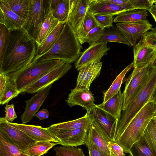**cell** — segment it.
I'll list each match as a JSON object with an SVG mask.
<instances>
[{
    "label": "cell",
    "instance_id": "cell-50",
    "mask_svg": "<svg viewBox=\"0 0 156 156\" xmlns=\"http://www.w3.org/2000/svg\"><path fill=\"white\" fill-rule=\"evenodd\" d=\"M148 11L153 17L156 23V5H153Z\"/></svg>",
    "mask_w": 156,
    "mask_h": 156
},
{
    "label": "cell",
    "instance_id": "cell-6",
    "mask_svg": "<svg viewBox=\"0 0 156 156\" xmlns=\"http://www.w3.org/2000/svg\"><path fill=\"white\" fill-rule=\"evenodd\" d=\"M50 10V0H29L28 14L22 28L35 41Z\"/></svg>",
    "mask_w": 156,
    "mask_h": 156
},
{
    "label": "cell",
    "instance_id": "cell-52",
    "mask_svg": "<svg viewBox=\"0 0 156 156\" xmlns=\"http://www.w3.org/2000/svg\"><path fill=\"white\" fill-rule=\"evenodd\" d=\"M153 100L156 105V88L153 96Z\"/></svg>",
    "mask_w": 156,
    "mask_h": 156
},
{
    "label": "cell",
    "instance_id": "cell-5",
    "mask_svg": "<svg viewBox=\"0 0 156 156\" xmlns=\"http://www.w3.org/2000/svg\"><path fill=\"white\" fill-rule=\"evenodd\" d=\"M63 62L59 60L32 62L9 77L14 80L21 93L28 86Z\"/></svg>",
    "mask_w": 156,
    "mask_h": 156
},
{
    "label": "cell",
    "instance_id": "cell-32",
    "mask_svg": "<svg viewBox=\"0 0 156 156\" xmlns=\"http://www.w3.org/2000/svg\"><path fill=\"white\" fill-rule=\"evenodd\" d=\"M132 67H133V62L127 66L117 76L108 89L104 92L103 103L105 102L118 92L121 89L125 75Z\"/></svg>",
    "mask_w": 156,
    "mask_h": 156
},
{
    "label": "cell",
    "instance_id": "cell-28",
    "mask_svg": "<svg viewBox=\"0 0 156 156\" xmlns=\"http://www.w3.org/2000/svg\"><path fill=\"white\" fill-rule=\"evenodd\" d=\"M98 41L115 42L131 46L126 36L116 26H114L105 29Z\"/></svg>",
    "mask_w": 156,
    "mask_h": 156
},
{
    "label": "cell",
    "instance_id": "cell-38",
    "mask_svg": "<svg viewBox=\"0 0 156 156\" xmlns=\"http://www.w3.org/2000/svg\"><path fill=\"white\" fill-rule=\"evenodd\" d=\"M143 135L151 149L156 156V126L153 119L149 123Z\"/></svg>",
    "mask_w": 156,
    "mask_h": 156
},
{
    "label": "cell",
    "instance_id": "cell-4",
    "mask_svg": "<svg viewBox=\"0 0 156 156\" xmlns=\"http://www.w3.org/2000/svg\"><path fill=\"white\" fill-rule=\"evenodd\" d=\"M156 116V105L150 100L138 112L128 125L121 135L115 142L129 153L132 145L143 134L149 123Z\"/></svg>",
    "mask_w": 156,
    "mask_h": 156
},
{
    "label": "cell",
    "instance_id": "cell-21",
    "mask_svg": "<svg viewBox=\"0 0 156 156\" xmlns=\"http://www.w3.org/2000/svg\"><path fill=\"white\" fill-rule=\"evenodd\" d=\"M25 20L13 12L3 0H0V23L9 30L22 28Z\"/></svg>",
    "mask_w": 156,
    "mask_h": 156
},
{
    "label": "cell",
    "instance_id": "cell-48",
    "mask_svg": "<svg viewBox=\"0 0 156 156\" xmlns=\"http://www.w3.org/2000/svg\"><path fill=\"white\" fill-rule=\"evenodd\" d=\"M99 2L104 3H109L120 5L126 3L129 0H98Z\"/></svg>",
    "mask_w": 156,
    "mask_h": 156
},
{
    "label": "cell",
    "instance_id": "cell-18",
    "mask_svg": "<svg viewBox=\"0 0 156 156\" xmlns=\"http://www.w3.org/2000/svg\"><path fill=\"white\" fill-rule=\"evenodd\" d=\"M106 136L110 141H114L117 120L96 107L90 113Z\"/></svg>",
    "mask_w": 156,
    "mask_h": 156
},
{
    "label": "cell",
    "instance_id": "cell-31",
    "mask_svg": "<svg viewBox=\"0 0 156 156\" xmlns=\"http://www.w3.org/2000/svg\"><path fill=\"white\" fill-rule=\"evenodd\" d=\"M129 154L130 156H156L143 134L132 145Z\"/></svg>",
    "mask_w": 156,
    "mask_h": 156
},
{
    "label": "cell",
    "instance_id": "cell-51",
    "mask_svg": "<svg viewBox=\"0 0 156 156\" xmlns=\"http://www.w3.org/2000/svg\"><path fill=\"white\" fill-rule=\"evenodd\" d=\"M152 47L154 48H156V29L155 30L154 38L151 44Z\"/></svg>",
    "mask_w": 156,
    "mask_h": 156
},
{
    "label": "cell",
    "instance_id": "cell-45",
    "mask_svg": "<svg viewBox=\"0 0 156 156\" xmlns=\"http://www.w3.org/2000/svg\"><path fill=\"white\" fill-rule=\"evenodd\" d=\"M5 118L7 121L11 122L17 118L14 104L10 105L7 104L5 107Z\"/></svg>",
    "mask_w": 156,
    "mask_h": 156
},
{
    "label": "cell",
    "instance_id": "cell-37",
    "mask_svg": "<svg viewBox=\"0 0 156 156\" xmlns=\"http://www.w3.org/2000/svg\"><path fill=\"white\" fill-rule=\"evenodd\" d=\"M10 39V31L5 25L0 23V64L3 61L9 44Z\"/></svg>",
    "mask_w": 156,
    "mask_h": 156
},
{
    "label": "cell",
    "instance_id": "cell-17",
    "mask_svg": "<svg viewBox=\"0 0 156 156\" xmlns=\"http://www.w3.org/2000/svg\"><path fill=\"white\" fill-rule=\"evenodd\" d=\"M90 4L89 0H69L68 21L75 33L82 23Z\"/></svg>",
    "mask_w": 156,
    "mask_h": 156
},
{
    "label": "cell",
    "instance_id": "cell-44",
    "mask_svg": "<svg viewBox=\"0 0 156 156\" xmlns=\"http://www.w3.org/2000/svg\"><path fill=\"white\" fill-rule=\"evenodd\" d=\"M108 147L112 156H126L123 148L114 141H109Z\"/></svg>",
    "mask_w": 156,
    "mask_h": 156
},
{
    "label": "cell",
    "instance_id": "cell-55",
    "mask_svg": "<svg viewBox=\"0 0 156 156\" xmlns=\"http://www.w3.org/2000/svg\"><path fill=\"white\" fill-rule=\"evenodd\" d=\"M153 3L154 4L156 5V0H153Z\"/></svg>",
    "mask_w": 156,
    "mask_h": 156
},
{
    "label": "cell",
    "instance_id": "cell-42",
    "mask_svg": "<svg viewBox=\"0 0 156 156\" xmlns=\"http://www.w3.org/2000/svg\"><path fill=\"white\" fill-rule=\"evenodd\" d=\"M85 145L87 147L89 156H112L104 152L94 143L86 140Z\"/></svg>",
    "mask_w": 156,
    "mask_h": 156
},
{
    "label": "cell",
    "instance_id": "cell-16",
    "mask_svg": "<svg viewBox=\"0 0 156 156\" xmlns=\"http://www.w3.org/2000/svg\"><path fill=\"white\" fill-rule=\"evenodd\" d=\"M52 85L37 92L30 99L26 101V106L20 119L22 124L29 122L38 110L49 94Z\"/></svg>",
    "mask_w": 156,
    "mask_h": 156
},
{
    "label": "cell",
    "instance_id": "cell-43",
    "mask_svg": "<svg viewBox=\"0 0 156 156\" xmlns=\"http://www.w3.org/2000/svg\"><path fill=\"white\" fill-rule=\"evenodd\" d=\"M135 9H142L149 11L154 5L151 0H130Z\"/></svg>",
    "mask_w": 156,
    "mask_h": 156
},
{
    "label": "cell",
    "instance_id": "cell-10",
    "mask_svg": "<svg viewBox=\"0 0 156 156\" xmlns=\"http://www.w3.org/2000/svg\"><path fill=\"white\" fill-rule=\"evenodd\" d=\"M116 26L133 46L145 33L153 29L152 25L147 19L132 22L118 23Z\"/></svg>",
    "mask_w": 156,
    "mask_h": 156
},
{
    "label": "cell",
    "instance_id": "cell-53",
    "mask_svg": "<svg viewBox=\"0 0 156 156\" xmlns=\"http://www.w3.org/2000/svg\"><path fill=\"white\" fill-rule=\"evenodd\" d=\"M22 156H32L30 155H29L28 154H27L25 153H23Z\"/></svg>",
    "mask_w": 156,
    "mask_h": 156
},
{
    "label": "cell",
    "instance_id": "cell-35",
    "mask_svg": "<svg viewBox=\"0 0 156 156\" xmlns=\"http://www.w3.org/2000/svg\"><path fill=\"white\" fill-rule=\"evenodd\" d=\"M53 17L59 23L68 21L69 12V0H61L57 8L51 11Z\"/></svg>",
    "mask_w": 156,
    "mask_h": 156
},
{
    "label": "cell",
    "instance_id": "cell-20",
    "mask_svg": "<svg viewBox=\"0 0 156 156\" xmlns=\"http://www.w3.org/2000/svg\"><path fill=\"white\" fill-rule=\"evenodd\" d=\"M8 122L11 126L25 133L30 137L36 142L47 141L58 143V141L47 128L42 127L39 126Z\"/></svg>",
    "mask_w": 156,
    "mask_h": 156
},
{
    "label": "cell",
    "instance_id": "cell-49",
    "mask_svg": "<svg viewBox=\"0 0 156 156\" xmlns=\"http://www.w3.org/2000/svg\"><path fill=\"white\" fill-rule=\"evenodd\" d=\"M61 0H50V8L51 11L57 7Z\"/></svg>",
    "mask_w": 156,
    "mask_h": 156
},
{
    "label": "cell",
    "instance_id": "cell-14",
    "mask_svg": "<svg viewBox=\"0 0 156 156\" xmlns=\"http://www.w3.org/2000/svg\"><path fill=\"white\" fill-rule=\"evenodd\" d=\"M155 48L147 44L141 38L133 46L134 68H139L153 65L156 57Z\"/></svg>",
    "mask_w": 156,
    "mask_h": 156
},
{
    "label": "cell",
    "instance_id": "cell-1",
    "mask_svg": "<svg viewBox=\"0 0 156 156\" xmlns=\"http://www.w3.org/2000/svg\"><path fill=\"white\" fill-rule=\"evenodd\" d=\"M10 31L9 44L0 64V73L8 76L31 63L37 52L35 41L22 28Z\"/></svg>",
    "mask_w": 156,
    "mask_h": 156
},
{
    "label": "cell",
    "instance_id": "cell-22",
    "mask_svg": "<svg viewBox=\"0 0 156 156\" xmlns=\"http://www.w3.org/2000/svg\"><path fill=\"white\" fill-rule=\"evenodd\" d=\"M94 120V118L92 114L86 113L82 117L71 121L52 124L47 128L48 130L53 131L80 128L88 130Z\"/></svg>",
    "mask_w": 156,
    "mask_h": 156
},
{
    "label": "cell",
    "instance_id": "cell-15",
    "mask_svg": "<svg viewBox=\"0 0 156 156\" xmlns=\"http://www.w3.org/2000/svg\"><path fill=\"white\" fill-rule=\"evenodd\" d=\"M88 10L92 13L114 16L126 11L136 9L130 0L126 3L118 5L112 3H104L98 0H89Z\"/></svg>",
    "mask_w": 156,
    "mask_h": 156
},
{
    "label": "cell",
    "instance_id": "cell-8",
    "mask_svg": "<svg viewBox=\"0 0 156 156\" xmlns=\"http://www.w3.org/2000/svg\"><path fill=\"white\" fill-rule=\"evenodd\" d=\"M71 64L64 62L54 68L27 87L23 92L33 94L52 85L71 69Z\"/></svg>",
    "mask_w": 156,
    "mask_h": 156
},
{
    "label": "cell",
    "instance_id": "cell-47",
    "mask_svg": "<svg viewBox=\"0 0 156 156\" xmlns=\"http://www.w3.org/2000/svg\"><path fill=\"white\" fill-rule=\"evenodd\" d=\"M49 112L46 109H43L36 113L34 116L37 117L40 120L47 119L49 117Z\"/></svg>",
    "mask_w": 156,
    "mask_h": 156
},
{
    "label": "cell",
    "instance_id": "cell-34",
    "mask_svg": "<svg viewBox=\"0 0 156 156\" xmlns=\"http://www.w3.org/2000/svg\"><path fill=\"white\" fill-rule=\"evenodd\" d=\"M58 143L47 141L37 142L33 146L22 152L32 156H41L46 154Z\"/></svg>",
    "mask_w": 156,
    "mask_h": 156
},
{
    "label": "cell",
    "instance_id": "cell-7",
    "mask_svg": "<svg viewBox=\"0 0 156 156\" xmlns=\"http://www.w3.org/2000/svg\"><path fill=\"white\" fill-rule=\"evenodd\" d=\"M153 65L139 68H134L127 79L122 93L123 101L122 111L128 107L146 83L149 76L150 68Z\"/></svg>",
    "mask_w": 156,
    "mask_h": 156
},
{
    "label": "cell",
    "instance_id": "cell-26",
    "mask_svg": "<svg viewBox=\"0 0 156 156\" xmlns=\"http://www.w3.org/2000/svg\"><path fill=\"white\" fill-rule=\"evenodd\" d=\"M147 10L142 9L129 10L118 14L114 19V23H129L146 20Z\"/></svg>",
    "mask_w": 156,
    "mask_h": 156
},
{
    "label": "cell",
    "instance_id": "cell-30",
    "mask_svg": "<svg viewBox=\"0 0 156 156\" xmlns=\"http://www.w3.org/2000/svg\"><path fill=\"white\" fill-rule=\"evenodd\" d=\"M65 23H59L47 37L42 44L37 48L36 56L48 51L52 46L61 33Z\"/></svg>",
    "mask_w": 156,
    "mask_h": 156
},
{
    "label": "cell",
    "instance_id": "cell-25",
    "mask_svg": "<svg viewBox=\"0 0 156 156\" xmlns=\"http://www.w3.org/2000/svg\"><path fill=\"white\" fill-rule=\"evenodd\" d=\"M98 26L92 13L88 9L82 23L75 33L81 45L86 42V37L89 32L94 28Z\"/></svg>",
    "mask_w": 156,
    "mask_h": 156
},
{
    "label": "cell",
    "instance_id": "cell-24",
    "mask_svg": "<svg viewBox=\"0 0 156 156\" xmlns=\"http://www.w3.org/2000/svg\"><path fill=\"white\" fill-rule=\"evenodd\" d=\"M123 101V94L120 89L116 94L105 102L97 106L118 120L122 113Z\"/></svg>",
    "mask_w": 156,
    "mask_h": 156
},
{
    "label": "cell",
    "instance_id": "cell-11",
    "mask_svg": "<svg viewBox=\"0 0 156 156\" xmlns=\"http://www.w3.org/2000/svg\"><path fill=\"white\" fill-rule=\"evenodd\" d=\"M111 48L107 46V42L98 41L91 45L82 53L75 64L78 71L86 65L92 62H101L102 57L107 54Z\"/></svg>",
    "mask_w": 156,
    "mask_h": 156
},
{
    "label": "cell",
    "instance_id": "cell-2",
    "mask_svg": "<svg viewBox=\"0 0 156 156\" xmlns=\"http://www.w3.org/2000/svg\"><path fill=\"white\" fill-rule=\"evenodd\" d=\"M82 49L74 31L67 21L51 48L45 53L36 56L32 62L59 60L71 64L79 58Z\"/></svg>",
    "mask_w": 156,
    "mask_h": 156
},
{
    "label": "cell",
    "instance_id": "cell-9",
    "mask_svg": "<svg viewBox=\"0 0 156 156\" xmlns=\"http://www.w3.org/2000/svg\"><path fill=\"white\" fill-rule=\"evenodd\" d=\"M0 130L22 152L30 148L37 142L23 132L10 125L5 117L0 118Z\"/></svg>",
    "mask_w": 156,
    "mask_h": 156
},
{
    "label": "cell",
    "instance_id": "cell-40",
    "mask_svg": "<svg viewBox=\"0 0 156 156\" xmlns=\"http://www.w3.org/2000/svg\"><path fill=\"white\" fill-rule=\"evenodd\" d=\"M92 14L98 26L100 27L105 30L113 26V16Z\"/></svg>",
    "mask_w": 156,
    "mask_h": 156
},
{
    "label": "cell",
    "instance_id": "cell-13",
    "mask_svg": "<svg viewBox=\"0 0 156 156\" xmlns=\"http://www.w3.org/2000/svg\"><path fill=\"white\" fill-rule=\"evenodd\" d=\"M66 101L70 107L76 105L82 107L88 113H90L97 105L94 104V97L90 90L76 87L71 90Z\"/></svg>",
    "mask_w": 156,
    "mask_h": 156
},
{
    "label": "cell",
    "instance_id": "cell-41",
    "mask_svg": "<svg viewBox=\"0 0 156 156\" xmlns=\"http://www.w3.org/2000/svg\"><path fill=\"white\" fill-rule=\"evenodd\" d=\"M105 29L99 26L92 29L87 35L86 38V42L89 43L90 45L97 42L104 32Z\"/></svg>",
    "mask_w": 156,
    "mask_h": 156
},
{
    "label": "cell",
    "instance_id": "cell-46",
    "mask_svg": "<svg viewBox=\"0 0 156 156\" xmlns=\"http://www.w3.org/2000/svg\"><path fill=\"white\" fill-rule=\"evenodd\" d=\"M9 77L0 73V99L3 96Z\"/></svg>",
    "mask_w": 156,
    "mask_h": 156
},
{
    "label": "cell",
    "instance_id": "cell-27",
    "mask_svg": "<svg viewBox=\"0 0 156 156\" xmlns=\"http://www.w3.org/2000/svg\"><path fill=\"white\" fill-rule=\"evenodd\" d=\"M59 23V21L53 17L50 8L48 15L43 24L37 38L35 41L37 48L42 44Z\"/></svg>",
    "mask_w": 156,
    "mask_h": 156
},
{
    "label": "cell",
    "instance_id": "cell-19",
    "mask_svg": "<svg viewBox=\"0 0 156 156\" xmlns=\"http://www.w3.org/2000/svg\"><path fill=\"white\" fill-rule=\"evenodd\" d=\"M102 63L93 61L84 66L79 71L76 87L90 90L91 84L101 73Z\"/></svg>",
    "mask_w": 156,
    "mask_h": 156
},
{
    "label": "cell",
    "instance_id": "cell-54",
    "mask_svg": "<svg viewBox=\"0 0 156 156\" xmlns=\"http://www.w3.org/2000/svg\"><path fill=\"white\" fill-rule=\"evenodd\" d=\"M153 119L154 120V123L155 124V125L156 126V116H155L153 118Z\"/></svg>",
    "mask_w": 156,
    "mask_h": 156
},
{
    "label": "cell",
    "instance_id": "cell-39",
    "mask_svg": "<svg viewBox=\"0 0 156 156\" xmlns=\"http://www.w3.org/2000/svg\"><path fill=\"white\" fill-rule=\"evenodd\" d=\"M53 150L57 156H85L80 148L73 146H58L54 147Z\"/></svg>",
    "mask_w": 156,
    "mask_h": 156
},
{
    "label": "cell",
    "instance_id": "cell-12",
    "mask_svg": "<svg viewBox=\"0 0 156 156\" xmlns=\"http://www.w3.org/2000/svg\"><path fill=\"white\" fill-rule=\"evenodd\" d=\"M48 131L58 141L59 144L77 147L85 145L88 130L80 128L56 131Z\"/></svg>",
    "mask_w": 156,
    "mask_h": 156
},
{
    "label": "cell",
    "instance_id": "cell-33",
    "mask_svg": "<svg viewBox=\"0 0 156 156\" xmlns=\"http://www.w3.org/2000/svg\"><path fill=\"white\" fill-rule=\"evenodd\" d=\"M9 7L21 17L26 19L28 15L29 0H3Z\"/></svg>",
    "mask_w": 156,
    "mask_h": 156
},
{
    "label": "cell",
    "instance_id": "cell-56",
    "mask_svg": "<svg viewBox=\"0 0 156 156\" xmlns=\"http://www.w3.org/2000/svg\"><path fill=\"white\" fill-rule=\"evenodd\" d=\"M154 52L156 57V48H155Z\"/></svg>",
    "mask_w": 156,
    "mask_h": 156
},
{
    "label": "cell",
    "instance_id": "cell-23",
    "mask_svg": "<svg viewBox=\"0 0 156 156\" xmlns=\"http://www.w3.org/2000/svg\"><path fill=\"white\" fill-rule=\"evenodd\" d=\"M86 140L94 143L104 152L112 156L108 147V142L110 140L106 136L95 120L88 131Z\"/></svg>",
    "mask_w": 156,
    "mask_h": 156
},
{
    "label": "cell",
    "instance_id": "cell-29",
    "mask_svg": "<svg viewBox=\"0 0 156 156\" xmlns=\"http://www.w3.org/2000/svg\"><path fill=\"white\" fill-rule=\"evenodd\" d=\"M22 152L0 130V156H22Z\"/></svg>",
    "mask_w": 156,
    "mask_h": 156
},
{
    "label": "cell",
    "instance_id": "cell-36",
    "mask_svg": "<svg viewBox=\"0 0 156 156\" xmlns=\"http://www.w3.org/2000/svg\"><path fill=\"white\" fill-rule=\"evenodd\" d=\"M9 77L4 94L0 99V104L1 105L8 103L21 93L17 89L14 80L12 77Z\"/></svg>",
    "mask_w": 156,
    "mask_h": 156
},
{
    "label": "cell",
    "instance_id": "cell-3",
    "mask_svg": "<svg viewBox=\"0 0 156 156\" xmlns=\"http://www.w3.org/2000/svg\"><path fill=\"white\" fill-rule=\"evenodd\" d=\"M156 88V64L150 68L147 81L134 98L130 105L122 111L117 120L114 141L121 135L135 115L148 101L153 100V96Z\"/></svg>",
    "mask_w": 156,
    "mask_h": 156
}]
</instances>
